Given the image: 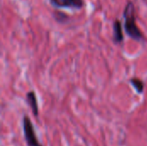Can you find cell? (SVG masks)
Masks as SVG:
<instances>
[{"label": "cell", "mask_w": 147, "mask_h": 146, "mask_svg": "<svg viewBox=\"0 0 147 146\" xmlns=\"http://www.w3.org/2000/svg\"><path fill=\"white\" fill-rule=\"evenodd\" d=\"M123 16L125 20V31L129 37L135 40H140L143 39V34L140 30L138 25L136 24L135 13H134V5L132 2H128L125 7Z\"/></svg>", "instance_id": "obj_1"}, {"label": "cell", "mask_w": 147, "mask_h": 146, "mask_svg": "<svg viewBox=\"0 0 147 146\" xmlns=\"http://www.w3.org/2000/svg\"><path fill=\"white\" fill-rule=\"evenodd\" d=\"M56 8H70L80 9L84 6V0H49Z\"/></svg>", "instance_id": "obj_3"}, {"label": "cell", "mask_w": 147, "mask_h": 146, "mask_svg": "<svg viewBox=\"0 0 147 146\" xmlns=\"http://www.w3.org/2000/svg\"><path fill=\"white\" fill-rule=\"evenodd\" d=\"M113 39L115 43H121L124 40L123 32H122V26L121 21L115 20L113 26Z\"/></svg>", "instance_id": "obj_4"}, {"label": "cell", "mask_w": 147, "mask_h": 146, "mask_svg": "<svg viewBox=\"0 0 147 146\" xmlns=\"http://www.w3.org/2000/svg\"><path fill=\"white\" fill-rule=\"evenodd\" d=\"M26 96H27V102H28V105L30 106L34 115L38 116L39 108H38V102H37V98H36L35 93L34 91H29L28 93H27Z\"/></svg>", "instance_id": "obj_5"}, {"label": "cell", "mask_w": 147, "mask_h": 146, "mask_svg": "<svg viewBox=\"0 0 147 146\" xmlns=\"http://www.w3.org/2000/svg\"><path fill=\"white\" fill-rule=\"evenodd\" d=\"M130 83H131V84L133 85V87L135 89V90H136L138 93H140V94L143 93L145 85H144V83H143L140 79L135 78V77H134V78H132V79L130 80Z\"/></svg>", "instance_id": "obj_6"}, {"label": "cell", "mask_w": 147, "mask_h": 146, "mask_svg": "<svg viewBox=\"0 0 147 146\" xmlns=\"http://www.w3.org/2000/svg\"><path fill=\"white\" fill-rule=\"evenodd\" d=\"M22 126H23L24 137H25L28 146H42L39 143L37 137L35 135L34 130V126H33L29 117L27 115H25L23 117Z\"/></svg>", "instance_id": "obj_2"}]
</instances>
